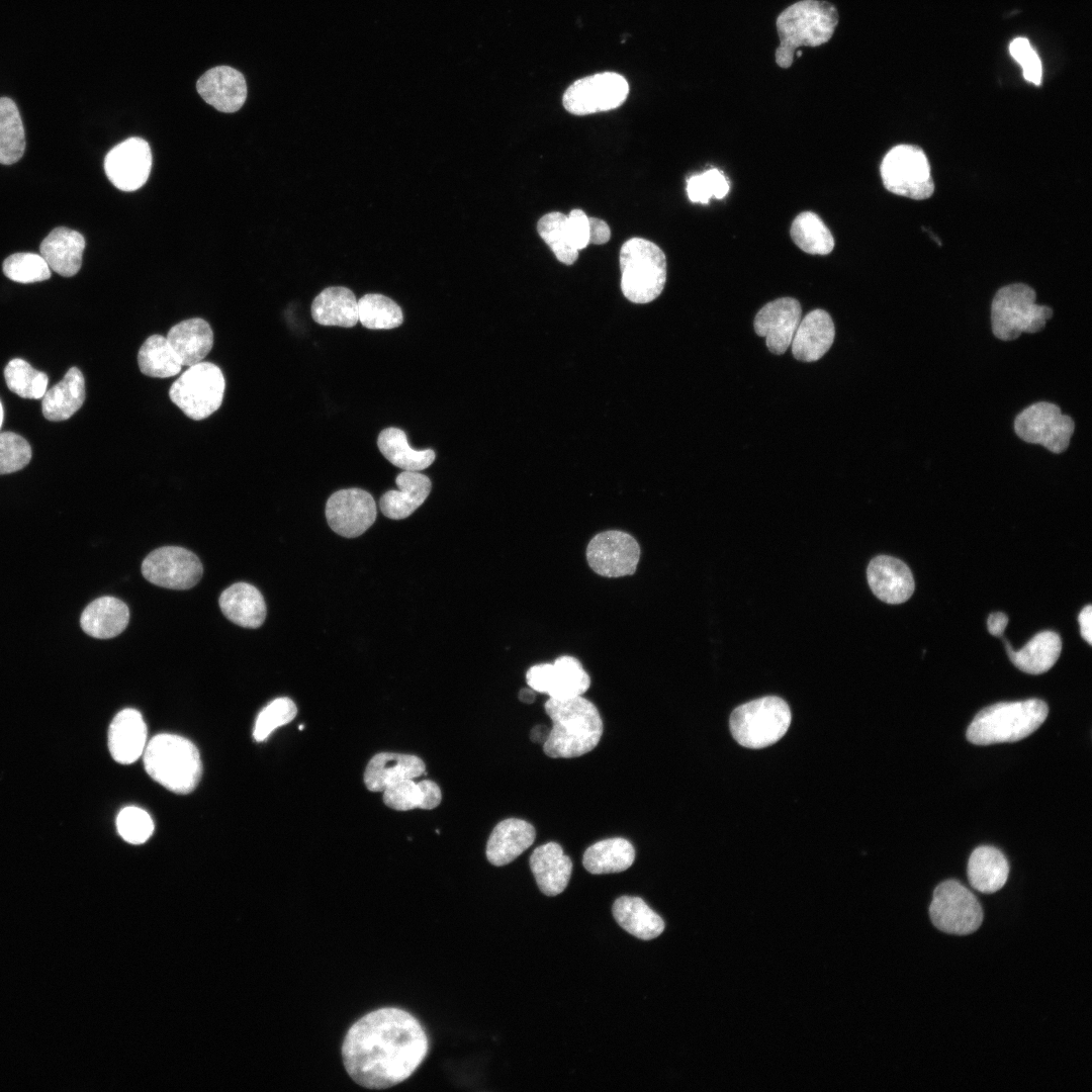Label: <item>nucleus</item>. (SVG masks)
<instances>
[{
  "label": "nucleus",
  "mask_w": 1092,
  "mask_h": 1092,
  "mask_svg": "<svg viewBox=\"0 0 1092 1092\" xmlns=\"http://www.w3.org/2000/svg\"><path fill=\"white\" fill-rule=\"evenodd\" d=\"M429 1052L428 1035L405 1010L384 1007L358 1019L347 1031L342 1059L354 1082L368 1089L401 1083Z\"/></svg>",
  "instance_id": "obj_1"
},
{
  "label": "nucleus",
  "mask_w": 1092,
  "mask_h": 1092,
  "mask_svg": "<svg viewBox=\"0 0 1092 1092\" xmlns=\"http://www.w3.org/2000/svg\"><path fill=\"white\" fill-rule=\"evenodd\" d=\"M545 711L552 728L543 750L553 758L581 756L593 750L603 734V721L597 707L582 696L566 700L549 698Z\"/></svg>",
  "instance_id": "obj_2"
},
{
  "label": "nucleus",
  "mask_w": 1092,
  "mask_h": 1092,
  "mask_svg": "<svg viewBox=\"0 0 1092 1092\" xmlns=\"http://www.w3.org/2000/svg\"><path fill=\"white\" fill-rule=\"evenodd\" d=\"M838 23L834 5L820 0H802L786 8L776 24L780 46L776 50V63L783 69L790 68L801 47H818L833 35Z\"/></svg>",
  "instance_id": "obj_3"
},
{
  "label": "nucleus",
  "mask_w": 1092,
  "mask_h": 1092,
  "mask_svg": "<svg viewBox=\"0 0 1092 1092\" xmlns=\"http://www.w3.org/2000/svg\"><path fill=\"white\" fill-rule=\"evenodd\" d=\"M1048 714V705L1039 699L997 703L975 716L967 739L976 745L1018 741L1033 733Z\"/></svg>",
  "instance_id": "obj_4"
},
{
  "label": "nucleus",
  "mask_w": 1092,
  "mask_h": 1092,
  "mask_svg": "<svg viewBox=\"0 0 1092 1092\" xmlns=\"http://www.w3.org/2000/svg\"><path fill=\"white\" fill-rule=\"evenodd\" d=\"M144 764L148 775L176 794H188L198 785L202 763L199 751L188 739L158 734L146 745Z\"/></svg>",
  "instance_id": "obj_5"
},
{
  "label": "nucleus",
  "mask_w": 1092,
  "mask_h": 1092,
  "mask_svg": "<svg viewBox=\"0 0 1092 1092\" xmlns=\"http://www.w3.org/2000/svg\"><path fill=\"white\" fill-rule=\"evenodd\" d=\"M1053 316L1051 306L1036 302V292L1031 286L1007 284L996 291L991 301L990 330L995 339L1013 342L1022 334L1041 332Z\"/></svg>",
  "instance_id": "obj_6"
},
{
  "label": "nucleus",
  "mask_w": 1092,
  "mask_h": 1092,
  "mask_svg": "<svg viewBox=\"0 0 1092 1092\" xmlns=\"http://www.w3.org/2000/svg\"><path fill=\"white\" fill-rule=\"evenodd\" d=\"M621 289L634 303L657 298L666 281V259L654 243L641 238L628 240L620 251Z\"/></svg>",
  "instance_id": "obj_7"
},
{
  "label": "nucleus",
  "mask_w": 1092,
  "mask_h": 1092,
  "mask_svg": "<svg viewBox=\"0 0 1092 1092\" xmlns=\"http://www.w3.org/2000/svg\"><path fill=\"white\" fill-rule=\"evenodd\" d=\"M791 724V711L781 698L769 696L737 707L730 716L734 739L748 748H763L776 743Z\"/></svg>",
  "instance_id": "obj_8"
},
{
  "label": "nucleus",
  "mask_w": 1092,
  "mask_h": 1092,
  "mask_svg": "<svg viewBox=\"0 0 1092 1092\" xmlns=\"http://www.w3.org/2000/svg\"><path fill=\"white\" fill-rule=\"evenodd\" d=\"M1015 436L1028 445H1039L1053 454L1068 450L1076 430L1075 420L1055 402L1038 400L1019 411L1013 421Z\"/></svg>",
  "instance_id": "obj_9"
},
{
  "label": "nucleus",
  "mask_w": 1092,
  "mask_h": 1092,
  "mask_svg": "<svg viewBox=\"0 0 1092 1092\" xmlns=\"http://www.w3.org/2000/svg\"><path fill=\"white\" fill-rule=\"evenodd\" d=\"M225 389L224 376L218 366L199 362L173 382L169 396L188 418L200 421L217 411Z\"/></svg>",
  "instance_id": "obj_10"
},
{
  "label": "nucleus",
  "mask_w": 1092,
  "mask_h": 1092,
  "mask_svg": "<svg viewBox=\"0 0 1092 1092\" xmlns=\"http://www.w3.org/2000/svg\"><path fill=\"white\" fill-rule=\"evenodd\" d=\"M881 176L886 189L900 196L922 200L934 191L927 157L917 146L891 149L882 161Z\"/></svg>",
  "instance_id": "obj_11"
},
{
  "label": "nucleus",
  "mask_w": 1092,
  "mask_h": 1092,
  "mask_svg": "<svg viewBox=\"0 0 1092 1092\" xmlns=\"http://www.w3.org/2000/svg\"><path fill=\"white\" fill-rule=\"evenodd\" d=\"M932 924L940 931L968 935L979 929L984 913L977 897L956 880L940 883L929 906Z\"/></svg>",
  "instance_id": "obj_12"
},
{
  "label": "nucleus",
  "mask_w": 1092,
  "mask_h": 1092,
  "mask_svg": "<svg viewBox=\"0 0 1092 1092\" xmlns=\"http://www.w3.org/2000/svg\"><path fill=\"white\" fill-rule=\"evenodd\" d=\"M629 93V84L615 72L598 73L573 82L564 92V108L575 115H585L615 109Z\"/></svg>",
  "instance_id": "obj_13"
},
{
  "label": "nucleus",
  "mask_w": 1092,
  "mask_h": 1092,
  "mask_svg": "<svg viewBox=\"0 0 1092 1092\" xmlns=\"http://www.w3.org/2000/svg\"><path fill=\"white\" fill-rule=\"evenodd\" d=\"M144 577L158 586L172 589H188L201 578L203 567L191 551L177 546H166L152 551L142 563Z\"/></svg>",
  "instance_id": "obj_14"
},
{
  "label": "nucleus",
  "mask_w": 1092,
  "mask_h": 1092,
  "mask_svg": "<svg viewBox=\"0 0 1092 1092\" xmlns=\"http://www.w3.org/2000/svg\"><path fill=\"white\" fill-rule=\"evenodd\" d=\"M589 567L605 577L632 575L640 558L638 542L630 534L610 530L597 534L587 544Z\"/></svg>",
  "instance_id": "obj_15"
},
{
  "label": "nucleus",
  "mask_w": 1092,
  "mask_h": 1092,
  "mask_svg": "<svg viewBox=\"0 0 1092 1092\" xmlns=\"http://www.w3.org/2000/svg\"><path fill=\"white\" fill-rule=\"evenodd\" d=\"M526 680L535 692L547 694L555 700L582 696L590 686L589 675L580 662L570 655H562L552 663L531 666L526 672Z\"/></svg>",
  "instance_id": "obj_16"
},
{
  "label": "nucleus",
  "mask_w": 1092,
  "mask_h": 1092,
  "mask_svg": "<svg viewBox=\"0 0 1092 1092\" xmlns=\"http://www.w3.org/2000/svg\"><path fill=\"white\" fill-rule=\"evenodd\" d=\"M376 504L372 495L361 488H346L334 492L326 504V518L331 529L346 538L363 534L376 519Z\"/></svg>",
  "instance_id": "obj_17"
},
{
  "label": "nucleus",
  "mask_w": 1092,
  "mask_h": 1092,
  "mask_svg": "<svg viewBox=\"0 0 1092 1092\" xmlns=\"http://www.w3.org/2000/svg\"><path fill=\"white\" fill-rule=\"evenodd\" d=\"M152 151L141 138H129L113 147L104 159L105 174L122 191H134L148 180Z\"/></svg>",
  "instance_id": "obj_18"
},
{
  "label": "nucleus",
  "mask_w": 1092,
  "mask_h": 1092,
  "mask_svg": "<svg viewBox=\"0 0 1092 1092\" xmlns=\"http://www.w3.org/2000/svg\"><path fill=\"white\" fill-rule=\"evenodd\" d=\"M195 90L205 103L223 113L240 110L248 97L246 77L229 65L203 72L195 82Z\"/></svg>",
  "instance_id": "obj_19"
},
{
  "label": "nucleus",
  "mask_w": 1092,
  "mask_h": 1092,
  "mask_svg": "<svg viewBox=\"0 0 1092 1092\" xmlns=\"http://www.w3.org/2000/svg\"><path fill=\"white\" fill-rule=\"evenodd\" d=\"M801 315L802 308L797 299L778 298L763 305L756 313L754 331L765 338L766 347L771 353L782 355L791 346Z\"/></svg>",
  "instance_id": "obj_20"
},
{
  "label": "nucleus",
  "mask_w": 1092,
  "mask_h": 1092,
  "mask_svg": "<svg viewBox=\"0 0 1092 1092\" xmlns=\"http://www.w3.org/2000/svg\"><path fill=\"white\" fill-rule=\"evenodd\" d=\"M867 578L874 595L887 604L906 602L915 588L910 568L902 560L888 555L871 560Z\"/></svg>",
  "instance_id": "obj_21"
},
{
  "label": "nucleus",
  "mask_w": 1092,
  "mask_h": 1092,
  "mask_svg": "<svg viewBox=\"0 0 1092 1092\" xmlns=\"http://www.w3.org/2000/svg\"><path fill=\"white\" fill-rule=\"evenodd\" d=\"M147 745V726L142 714L135 709H124L116 714L108 729V748L112 758L121 764L138 760Z\"/></svg>",
  "instance_id": "obj_22"
},
{
  "label": "nucleus",
  "mask_w": 1092,
  "mask_h": 1092,
  "mask_svg": "<svg viewBox=\"0 0 1092 1092\" xmlns=\"http://www.w3.org/2000/svg\"><path fill=\"white\" fill-rule=\"evenodd\" d=\"M835 328L829 313L814 309L801 318L791 347L794 357L802 362H814L827 353L833 344Z\"/></svg>",
  "instance_id": "obj_23"
},
{
  "label": "nucleus",
  "mask_w": 1092,
  "mask_h": 1092,
  "mask_svg": "<svg viewBox=\"0 0 1092 1092\" xmlns=\"http://www.w3.org/2000/svg\"><path fill=\"white\" fill-rule=\"evenodd\" d=\"M424 761L412 754L380 752L368 762L364 783L371 792H383L388 787L425 772Z\"/></svg>",
  "instance_id": "obj_24"
},
{
  "label": "nucleus",
  "mask_w": 1092,
  "mask_h": 1092,
  "mask_svg": "<svg viewBox=\"0 0 1092 1092\" xmlns=\"http://www.w3.org/2000/svg\"><path fill=\"white\" fill-rule=\"evenodd\" d=\"M535 837V828L529 822L518 818L503 820L490 833L486 857L493 866L508 864L529 848Z\"/></svg>",
  "instance_id": "obj_25"
},
{
  "label": "nucleus",
  "mask_w": 1092,
  "mask_h": 1092,
  "mask_svg": "<svg viewBox=\"0 0 1092 1092\" xmlns=\"http://www.w3.org/2000/svg\"><path fill=\"white\" fill-rule=\"evenodd\" d=\"M530 868L540 891L546 896H556L569 882L572 861L558 843L548 842L534 849Z\"/></svg>",
  "instance_id": "obj_26"
},
{
  "label": "nucleus",
  "mask_w": 1092,
  "mask_h": 1092,
  "mask_svg": "<svg viewBox=\"0 0 1092 1092\" xmlns=\"http://www.w3.org/2000/svg\"><path fill=\"white\" fill-rule=\"evenodd\" d=\"M398 489L386 491L379 500L382 514L392 520H401L412 515L428 497L432 483L430 478L419 472L403 470L395 477Z\"/></svg>",
  "instance_id": "obj_27"
},
{
  "label": "nucleus",
  "mask_w": 1092,
  "mask_h": 1092,
  "mask_svg": "<svg viewBox=\"0 0 1092 1092\" xmlns=\"http://www.w3.org/2000/svg\"><path fill=\"white\" fill-rule=\"evenodd\" d=\"M84 237L71 229H54L40 243L39 251L49 267L61 276H74L81 268Z\"/></svg>",
  "instance_id": "obj_28"
},
{
  "label": "nucleus",
  "mask_w": 1092,
  "mask_h": 1092,
  "mask_svg": "<svg viewBox=\"0 0 1092 1092\" xmlns=\"http://www.w3.org/2000/svg\"><path fill=\"white\" fill-rule=\"evenodd\" d=\"M219 607L230 621L246 628H258L266 618L262 594L247 582H237L224 589L219 597Z\"/></svg>",
  "instance_id": "obj_29"
},
{
  "label": "nucleus",
  "mask_w": 1092,
  "mask_h": 1092,
  "mask_svg": "<svg viewBox=\"0 0 1092 1092\" xmlns=\"http://www.w3.org/2000/svg\"><path fill=\"white\" fill-rule=\"evenodd\" d=\"M167 340L177 354L182 366L201 362L213 345V333L209 324L200 317L182 321L173 326Z\"/></svg>",
  "instance_id": "obj_30"
},
{
  "label": "nucleus",
  "mask_w": 1092,
  "mask_h": 1092,
  "mask_svg": "<svg viewBox=\"0 0 1092 1092\" xmlns=\"http://www.w3.org/2000/svg\"><path fill=\"white\" fill-rule=\"evenodd\" d=\"M128 621L129 611L122 601L113 597H101L85 608L80 624L86 634L98 639H108L120 634Z\"/></svg>",
  "instance_id": "obj_31"
},
{
  "label": "nucleus",
  "mask_w": 1092,
  "mask_h": 1092,
  "mask_svg": "<svg viewBox=\"0 0 1092 1092\" xmlns=\"http://www.w3.org/2000/svg\"><path fill=\"white\" fill-rule=\"evenodd\" d=\"M967 874L975 890L992 894L1002 889L1007 882L1009 862L998 848L982 845L971 853Z\"/></svg>",
  "instance_id": "obj_32"
},
{
  "label": "nucleus",
  "mask_w": 1092,
  "mask_h": 1092,
  "mask_svg": "<svg viewBox=\"0 0 1092 1092\" xmlns=\"http://www.w3.org/2000/svg\"><path fill=\"white\" fill-rule=\"evenodd\" d=\"M1005 647L1012 663L1021 671L1040 674L1051 669L1062 651V640L1053 631L1034 635L1021 649L1014 650L1005 640Z\"/></svg>",
  "instance_id": "obj_33"
},
{
  "label": "nucleus",
  "mask_w": 1092,
  "mask_h": 1092,
  "mask_svg": "<svg viewBox=\"0 0 1092 1092\" xmlns=\"http://www.w3.org/2000/svg\"><path fill=\"white\" fill-rule=\"evenodd\" d=\"M311 316L322 326L352 328L358 322V300L347 287H328L313 299Z\"/></svg>",
  "instance_id": "obj_34"
},
{
  "label": "nucleus",
  "mask_w": 1092,
  "mask_h": 1092,
  "mask_svg": "<svg viewBox=\"0 0 1092 1092\" xmlns=\"http://www.w3.org/2000/svg\"><path fill=\"white\" fill-rule=\"evenodd\" d=\"M85 400V380L82 372L72 367L63 379L42 396L41 410L49 421L71 418Z\"/></svg>",
  "instance_id": "obj_35"
},
{
  "label": "nucleus",
  "mask_w": 1092,
  "mask_h": 1092,
  "mask_svg": "<svg viewBox=\"0 0 1092 1092\" xmlns=\"http://www.w3.org/2000/svg\"><path fill=\"white\" fill-rule=\"evenodd\" d=\"M613 915L623 929L643 940L657 937L664 929L663 919L639 897H619Z\"/></svg>",
  "instance_id": "obj_36"
},
{
  "label": "nucleus",
  "mask_w": 1092,
  "mask_h": 1092,
  "mask_svg": "<svg viewBox=\"0 0 1092 1092\" xmlns=\"http://www.w3.org/2000/svg\"><path fill=\"white\" fill-rule=\"evenodd\" d=\"M634 858L631 842L614 837L590 845L583 853L582 863L590 874L602 875L623 872L632 866Z\"/></svg>",
  "instance_id": "obj_37"
},
{
  "label": "nucleus",
  "mask_w": 1092,
  "mask_h": 1092,
  "mask_svg": "<svg viewBox=\"0 0 1092 1092\" xmlns=\"http://www.w3.org/2000/svg\"><path fill=\"white\" fill-rule=\"evenodd\" d=\"M377 446L390 463L408 471L426 469L436 457L435 451L432 449H413L407 443L405 433L401 429L393 427L380 432Z\"/></svg>",
  "instance_id": "obj_38"
},
{
  "label": "nucleus",
  "mask_w": 1092,
  "mask_h": 1092,
  "mask_svg": "<svg viewBox=\"0 0 1092 1092\" xmlns=\"http://www.w3.org/2000/svg\"><path fill=\"white\" fill-rule=\"evenodd\" d=\"M442 794L438 785L428 780L416 783L414 779H408L383 791L385 805L397 811L415 808L431 810L440 804Z\"/></svg>",
  "instance_id": "obj_39"
},
{
  "label": "nucleus",
  "mask_w": 1092,
  "mask_h": 1092,
  "mask_svg": "<svg viewBox=\"0 0 1092 1092\" xmlns=\"http://www.w3.org/2000/svg\"><path fill=\"white\" fill-rule=\"evenodd\" d=\"M138 364L143 374L156 378L175 376L182 367L167 338L161 335H152L143 343L138 353Z\"/></svg>",
  "instance_id": "obj_40"
},
{
  "label": "nucleus",
  "mask_w": 1092,
  "mask_h": 1092,
  "mask_svg": "<svg viewBox=\"0 0 1092 1092\" xmlns=\"http://www.w3.org/2000/svg\"><path fill=\"white\" fill-rule=\"evenodd\" d=\"M25 149V133L21 116L15 102L0 97V163L17 162Z\"/></svg>",
  "instance_id": "obj_41"
},
{
  "label": "nucleus",
  "mask_w": 1092,
  "mask_h": 1092,
  "mask_svg": "<svg viewBox=\"0 0 1092 1092\" xmlns=\"http://www.w3.org/2000/svg\"><path fill=\"white\" fill-rule=\"evenodd\" d=\"M795 244L811 255H827L834 248V239L822 219L814 212L804 211L796 216L791 226Z\"/></svg>",
  "instance_id": "obj_42"
},
{
  "label": "nucleus",
  "mask_w": 1092,
  "mask_h": 1092,
  "mask_svg": "<svg viewBox=\"0 0 1092 1092\" xmlns=\"http://www.w3.org/2000/svg\"><path fill=\"white\" fill-rule=\"evenodd\" d=\"M358 321L370 330H390L403 322L401 308L391 298L367 293L358 299Z\"/></svg>",
  "instance_id": "obj_43"
},
{
  "label": "nucleus",
  "mask_w": 1092,
  "mask_h": 1092,
  "mask_svg": "<svg viewBox=\"0 0 1092 1092\" xmlns=\"http://www.w3.org/2000/svg\"><path fill=\"white\" fill-rule=\"evenodd\" d=\"M537 231L558 261L571 265L577 260L578 250L571 240L565 214L553 211L543 215L537 223Z\"/></svg>",
  "instance_id": "obj_44"
},
{
  "label": "nucleus",
  "mask_w": 1092,
  "mask_h": 1092,
  "mask_svg": "<svg viewBox=\"0 0 1092 1092\" xmlns=\"http://www.w3.org/2000/svg\"><path fill=\"white\" fill-rule=\"evenodd\" d=\"M8 388L23 398H42L48 390V375L35 370L22 359H12L4 369Z\"/></svg>",
  "instance_id": "obj_45"
},
{
  "label": "nucleus",
  "mask_w": 1092,
  "mask_h": 1092,
  "mask_svg": "<svg viewBox=\"0 0 1092 1092\" xmlns=\"http://www.w3.org/2000/svg\"><path fill=\"white\" fill-rule=\"evenodd\" d=\"M3 273L19 283H33L51 277V268L39 254L16 253L3 262Z\"/></svg>",
  "instance_id": "obj_46"
},
{
  "label": "nucleus",
  "mask_w": 1092,
  "mask_h": 1092,
  "mask_svg": "<svg viewBox=\"0 0 1092 1092\" xmlns=\"http://www.w3.org/2000/svg\"><path fill=\"white\" fill-rule=\"evenodd\" d=\"M297 714L293 701L281 697L269 703L258 715L253 736L258 742L265 740L276 728L291 722Z\"/></svg>",
  "instance_id": "obj_47"
},
{
  "label": "nucleus",
  "mask_w": 1092,
  "mask_h": 1092,
  "mask_svg": "<svg viewBox=\"0 0 1092 1092\" xmlns=\"http://www.w3.org/2000/svg\"><path fill=\"white\" fill-rule=\"evenodd\" d=\"M729 182L716 168L694 175L687 181V192L692 202L708 203L711 197L722 199L729 192Z\"/></svg>",
  "instance_id": "obj_48"
},
{
  "label": "nucleus",
  "mask_w": 1092,
  "mask_h": 1092,
  "mask_svg": "<svg viewBox=\"0 0 1092 1092\" xmlns=\"http://www.w3.org/2000/svg\"><path fill=\"white\" fill-rule=\"evenodd\" d=\"M119 835L128 843L142 844L154 831V822L149 813L139 807L123 808L116 818Z\"/></svg>",
  "instance_id": "obj_49"
},
{
  "label": "nucleus",
  "mask_w": 1092,
  "mask_h": 1092,
  "mask_svg": "<svg viewBox=\"0 0 1092 1092\" xmlns=\"http://www.w3.org/2000/svg\"><path fill=\"white\" fill-rule=\"evenodd\" d=\"M30 458L31 448L23 437L13 432L0 433V474L22 469Z\"/></svg>",
  "instance_id": "obj_50"
},
{
  "label": "nucleus",
  "mask_w": 1092,
  "mask_h": 1092,
  "mask_svg": "<svg viewBox=\"0 0 1092 1092\" xmlns=\"http://www.w3.org/2000/svg\"><path fill=\"white\" fill-rule=\"evenodd\" d=\"M566 216L573 245L578 251L584 249L589 244L588 216L580 209H572Z\"/></svg>",
  "instance_id": "obj_51"
},
{
  "label": "nucleus",
  "mask_w": 1092,
  "mask_h": 1092,
  "mask_svg": "<svg viewBox=\"0 0 1092 1092\" xmlns=\"http://www.w3.org/2000/svg\"><path fill=\"white\" fill-rule=\"evenodd\" d=\"M589 243L602 245L611 238V231L607 222L597 217H588Z\"/></svg>",
  "instance_id": "obj_52"
},
{
  "label": "nucleus",
  "mask_w": 1092,
  "mask_h": 1092,
  "mask_svg": "<svg viewBox=\"0 0 1092 1092\" xmlns=\"http://www.w3.org/2000/svg\"><path fill=\"white\" fill-rule=\"evenodd\" d=\"M1021 66L1024 78L1038 85L1041 81V64L1034 51L1021 63Z\"/></svg>",
  "instance_id": "obj_53"
},
{
  "label": "nucleus",
  "mask_w": 1092,
  "mask_h": 1092,
  "mask_svg": "<svg viewBox=\"0 0 1092 1092\" xmlns=\"http://www.w3.org/2000/svg\"><path fill=\"white\" fill-rule=\"evenodd\" d=\"M1080 632L1088 644H1092V606L1084 607L1078 616Z\"/></svg>",
  "instance_id": "obj_54"
},
{
  "label": "nucleus",
  "mask_w": 1092,
  "mask_h": 1092,
  "mask_svg": "<svg viewBox=\"0 0 1092 1092\" xmlns=\"http://www.w3.org/2000/svg\"><path fill=\"white\" fill-rule=\"evenodd\" d=\"M1033 49L1027 39L1019 37L1014 39L1010 44V53L1012 57L1018 62L1022 63L1031 53Z\"/></svg>",
  "instance_id": "obj_55"
},
{
  "label": "nucleus",
  "mask_w": 1092,
  "mask_h": 1092,
  "mask_svg": "<svg viewBox=\"0 0 1092 1092\" xmlns=\"http://www.w3.org/2000/svg\"><path fill=\"white\" fill-rule=\"evenodd\" d=\"M1008 617L1001 612L992 613L987 620L988 631L994 636H1001L1007 626Z\"/></svg>",
  "instance_id": "obj_56"
},
{
  "label": "nucleus",
  "mask_w": 1092,
  "mask_h": 1092,
  "mask_svg": "<svg viewBox=\"0 0 1092 1092\" xmlns=\"http://www.w3.org/2000/svg\"><path fill=\"white\" fill-rule=\"evenodd\" d=\"M550 730H547L545 726H536L531 731V739L537 743H544L549 735Z\"/></svg>",
  "instance_id": "obj_57"
},
{
  "label": "nucleus",
  "mask_w": 1092,
  "mask_h": 1092,
  "mask_svg": "<svg viewBox=\"0 0 1092 1092\" xmlns=\"http://www.w3.org/2000/svg\"><path fill=\"white\" fill-rule=\"evenodd\" d=\"M519 699L523 703L531 704L535 701V691L531 688L522 689L519 693Z\"/></svg>",
  "instance_id": "obj_58"
},
{
  "label": "nucleus",
  "mask_w": 1092,
  "mask_h": 1092,
  "mask_svg": "<svg viewBox=\"0 0 1092 1092\" xmlns=\"http://www.w3.org/2000/svg\"><path fill=\"white\" fill-rule=\"evenodd\" d=\"M2 422H3V407H2V404H1V401H0V428L2 426Z\"/></svg>",
  "instance_id": "obj_59"
}]
</instances>
